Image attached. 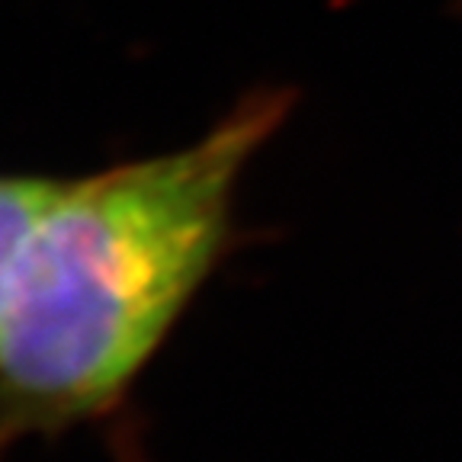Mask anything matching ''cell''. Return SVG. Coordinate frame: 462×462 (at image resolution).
<instances>
[{
  "label": "cell",
  "instance_id": "obj_2",
  "mask_svg": "<svg viewBox=\"0 0 462 462\" xmlns=\"http://www.w3.org/2000/svg\"><path fill=\"white\" fill-rule=\"evenodd\" d=\"M61 177L39 173H0V311L7 302L10 276L39 212L51 199Z\"/></svg>",
  "mask_w": 462,
  "mask_h": 462
},
{
  "label": "cell",
  "instance_id": "obj_1",
  "mask_svg": "<svg viewBox=\"0 0 462 462\" xmlns=\"http://www.w3.org/2000/svg\"><path fill=\"white\" fill-rule=\"evenodd\" d=\"M296 106L251 87L196 142L58 180L0 311V462L106 427L238 241L247 167Z\"/></svg>",
  "mask_w": 462,
  "mask_h": 462
}]
</instances>
